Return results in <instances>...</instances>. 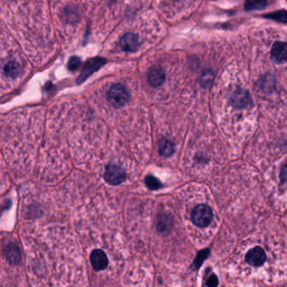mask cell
I'll return each instance as SVG.
<instances>
[{
	"mask_svg": "<svg viewBox=\"0 0 287 287\" xmlns=\"http://www.w3.org/2000/svg\"><path fill=\"white\" fill-rule=\"evenodd\" d=\"M107 99L114 107L121 108L129 101L130 93L122 83H114L108 91Z\"/></svg>",
	"mask_w": 287,
	"mask_h": 287,
	"instance_id": "1",
	"label": "cell"
},
{
	"mask_svg": "<svg viewBox=\"0 0 287 287\" xmlns=\"http://www.w3.org/2000/svg\"><path fill=\"white\" fill-rule=\"evenodd\" d=\"M191 219L193 223L199 227L208 226L213 219V213L211 207L207 205H198L191 212Z\"/></svg>",
	"mask_w": 287,
	"mask_h": 287,
	"instance_id": "2",
	"label": "cell"
},
{
	"mask_svg": "<svg viewBox=\"0 0 287 287\" xmlns=\"http://www.w3.org/2000/svg\"><path fill=\"white\" fill-rule=\"evenodd\" d=\"M230 104L235 109H246L253 106V100L247 90L238 88L232 93Z\"/></svg>",
	"mask_w": 287,
	"mask_h": 287,
	"instance_id": "3",
	"label": "cell"
},
{
	"mask_svg": "<svg viewBox=\"0 0 287 287\" xmlns=\"http://www.w3.org/2000/svg\"><path fill=\"white\" fill-rule=\"evenodd\" d=\"M105 180L108 184L112 185H121L126 180V173L121 166L110 163L106 166L104 175Z\"/></svg>",
	"mask_w": 287,
	"mask_h": 287,
	"instance_id": "4",
	"label": "cell"
},
{
	"mask_svg": "<svg viewBox=\"0 0 287 287\" xmlns=\"http://www.w3.org/2000/svg\"><path fill=\"white\" fill-rule=\"evenodd\" d=\"M105 64H106V60L102 58L90 59L89 61L86 62V64L83 66V71L78 78V83H81L84 82L90 75H92L93 73L99 70L100 68H102Z\"/></svg>",
	"mask_w": 287,
	"mask_h": 287,
	"instance_id": "5",
	"label": "cell"
},
{
	"mask_svg": "<svg viewBox=\"0 0 287 287\" xmlns=\"http://www.w3.org/2000/svg\"><path fill=\"white\" fill-rule=\"evenodd\" d=\"M119 46L122 51L135 52L140 46L139 37L134 33H126L119 40Z\"/></svg>",
	"mask_w": 287,
	"mask_h": 287,
	"instance_id": "6",
	"label": "cell"
},
{
	"mask_svg": "<svg viewBox=\"0 0 287 287\" xmlns=\"http://www.w3.org/2000/svg\"><path fill=\"white\" fill-rule=\"evenodd\" d=\"M245 259L248 265L254 267H259L264 265L267 257L263 248L257 246L248 251L246 254Z\"/></svg>",
	"mask_w": 287,
	"mask_h": 287,
	"instance_id": "7",
	"label": "cell"
},
{
	"mask_svg": "<svg viewBox=\"0 0 287 287\" xmlns=\"http://www.w3.org/2000/svg\"><path fill=\"white\" fill-rule=\"evenodd\" d=\"M270 58L277 64H285L287 60L286 42H275L270 51Z\"/></svg>",
	"mask_w": 287,
	"mask_h": 287,
	"instance_id": "8",
	"label": "cell"
},
{
	"mask_svg": "<svg viewBox=\"0 0 287 287\" xmlns=\"http://www.w3.org/2000/svg\"><path fill=\"white\" fill-rule=\"evenodd\" d=\"M90 262L95 271H101L106 269L108 266L107 256L101 249H95L90 255Z\"/></svg>",
	"mask_w": 287,
	"mask_h": 287,
	"instance_id": "9",
	"label": "cell"
},
{
	"mask_svg": "<svg viewBox=\"0 0 287 287\" xmlns=\"http://www.w3.org/2000/svg\"><path fill=\"white\" fill-rule=\"evenodd\" d=\"M148 78H149V83L154 88H157V87L162 85L165 82V72L161 67H153L149 70Z\"/></svg>",
	"mask_w": 287,
	"mask_h": 287,
	"instance_id": "10",
	"label": "cell"
},
{
	"mask_svg": "<svg viewBox=\"0 0 287 287\" xmlns=\"http://www.w3.org/2000/svg\"><path fill=\"white\" fill-rule=\"evenodd\" d=\"M276 85V79L271 73H265L258 80V86L264 93H272Z\"/></svg>",
	"mask_w": 287,
	"mask_h": 287,
	"instance_id": "11",
	"label": "cell"
},
{
	"mask_svg": "<svg viewBox=\"0 0 287 287\" xmlns=\"http://www.w3.org/2000/svg\"><path fill=\"white\" fill-rule=\"evenodd\" d=\"M175 150L176 146L173 141L165 137L160 139L158 142V152L160 155L163 157H170L175 154Z\"/></svg>",
	"mask_w": 287,
	"mask_h": 287,
	"instance_id": "12",
	"label": "cell"
},
{
	"mask_svg": "<svg viewBox=\"0 0 287 287\" xmlns=\"http://www.w3.org/2000/svg\"><path fill=\"white\" fill-rule=\"evenodd\" d=\"M215 79V73L212 69H207L199 77L200 85L204 88H211Z\"/></svg>",
	"mask_w": 287,
	"mask_h": 287,
	"instance_id": "13",
	"label": "cell"
},
{
	"mask_svg": "<svg viewBox=\"0 0 287 287\" xmlns=\"http://www.w3.org/2000/svg\"><path fill=\"white\" fill-rule=\"evenodd\" d=\"M5 254L7 257L8 260L11 262V263H17L20 261V253L19 248L14 244H10L6 247V250H5Z\"/></svg>",
	"mask_w": 287,
	"mask_h": 287,
	"instance_id": "14",
	"label": "cell"
},
{
	"mask_svg": "<svg viewBox=\"0 0 287 287\" xmlns=\"http://www.w3.org/2000/svg\"><path fill=\"white\" fill-rule=\"evenodd\" d=\"M264 17L275 20V21H279V22L285 23L287 20L286 11L285 10H279L276 12L270 13L268 15H264Z\"/></svg>",
	"mask_w": 287,
	"mask_h": 287,
	"instance_id": "15",
	"label": "cell"
},
{
	"mask_svg": "<svg viewBox=\"0 0 287 287\" xmlns=\"http://www.w3.org/2000/svg\"><path fill=\"white\" fill-rule=\"evenodd\" d=\"M144 181H145V185H146L147 187L152 190H158L163 186L159 180H158L155 176H152V175H149L147 176Z\"/></svg>",
	"mask_w": 287,
	"mask_h": 287,
	"instance_id": "16",
	"label": "cell"
},
{
	"mask_svg": "<svg viewBox=\"0 0 287 287\" xmlns=\"http://www.w3.org/2000/svg\"><path fill=\"white\" fill-rule=\"evenodd\" d=\"M268 5L266 1H247L244 4L246 10H264Z\"/></svg>",
	"mask_w": 287,
	"mask_h": 287,
	"instance_id": "17",
	"label": "cell"
},
{
	"mask_svg": "<svg viewBox=\"0 0 287 287\" xmlns=\"http://www.w3.org/2000/svg\"><path fill=\"white\" fill-rule=\"evenodd\" d=\"M19 71H20V67L15 62H10L5 67V72L8 75L11 77H15L19 73Z\"/></svg>",
	"mask_w": 287,
	"mask_h": 287,
	"instance_id": "18",
	"label": "cell"
},
{
	"mask_svg": "<svg viewBox=\"0 0 287 287\" xmlns=\"http://www.w3.org/2000/svg\"><path fill=\"white\" fill-rule=\"evenodd\" d=\"M208 254H209V250L208 249L202 251V252H199L198 253L197 257H196L195 262H194V265H195V268L200 267V265L204 262L205 260L207 258Z\"/></svg>",
	"mask_w": 287,
	"mask_h": 287,
	"instance_id": "19",
	"label": "cell"
},
{
	"mask_svg": "<svg viewBox=\"0 0 287 287\" xmlns=\"http://www.w3.org/2000/svg\"><path fill=\"white\" fill-rule=\"evenodd\" d=\"M80 59L77 58V56H73V58L70 59V61H69L68 68H69L70 70H74V69H77L78 67L80 66Z\"/></svg>",
	"mask_w": 287,
	"mask_h": 287,
	"instance_id": "20",
	"label": "cell"
},
{
	"mask_svg": "<svg viewBox=\"0 0 287 287\" xmlns=\"http://www.w3.org/2000/svg\"><path fill=\"white\" fill-rule=\"evenodd\" d=\"M207 285L208 287H217V285H218V279H217V275H211L208 278V280H207Z\"/></svg>",
	"mask_w": 287,
	"mask_h": 287,
	"instance_id": "21",
	"label": "cell"
}]
</instances>
